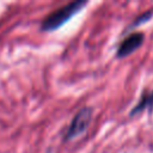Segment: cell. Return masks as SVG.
Segmentation results:
<instances>
[{"label":"cell","mask_w":153,"mask_h":153,"mask_svg":"<svg viewBox=\"0 0 153 153\" xmlns=\"http://www.w3.org/2000/svg\"><path fill=\"white\" fill-rule=\"evenodd\" d=\"M87 5V1L85 0H76L73 2L67 4L63 7H60L59 10L51 12L42 23L41 27L43 31H51L56 30L61 25H63L66 22L69 20L74 14H76L79 11L82 10L84 6Z\"/></svg>","instance_id":"cell-1"},{"label":"cell","mask_w":153,"mask_h":153,"mask_svg":"<svg viewBox=\"0 0 153 153\" xmlns=\"http://www.w3.org/2000/svg\"><path fill=\"white\" fill-rule=\"evenodd\" d=\"M92 118V109L91 108H82L72 120L66 135H65V140H72L78 137L79 135H81L82 133H85V130L88 128L90 122Z\"/></svg>","instance_id":"cell-2"},{"label":"cell","mask_w":153,"mask_h":153,"mask_svg":"<svg viewBox=\"0 0 153 153\" xmlns=\"http://www.w3.org/2000/svg\"><path fill=\"white\" fill-rule=\"evenodd\" d=\"M143 33L141 32H134L131 35H129L126 39L122 41V43L120 44L118 49H117V57H126L130 54H133L135 50H137L142 43H143Z\"/></svg>","instance_id":"cell-3"},{"label":"cell","mask_w":153,"mask_h":153,"mask_svg":"<svg viewBox=\"0 0 153 153\" xmlns=\"http://www.w3.org/2000/svg\"><path fill=\"white\" fill-rule=\"evenodd\" d=\"M145 109H153V92H151V93L143 96V97L141 98V100L137 103V105L131 110L130 115L134 116L135 114L141 112V111L145 110Z\"/></svg>","instance_id":"cell-4"},{"label":"cell","mask_w":153,"mask_h":153,"mask_svg":"<svg viewBox=\"0 0 153 153\" xmlns=\"http://www.w3.org/2000/svg\"><path fill=\"white\" fill-rule=\"evenodd\" d=\"M152 16H153V10H152V11H149V12H146V13H143L142 16H140L139 18H136V20H135L134 25H140V24H142V23H145V22L149 20V18H151Z\"/></svg>","instance_id":"cell-5"}]
</instances>
